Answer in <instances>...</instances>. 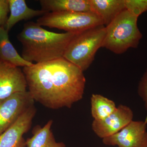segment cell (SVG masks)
I'll use <instances>...</instances> for the list:
<instances>
[{
    "instance_id": "obj_13",
    "label": "cell",
    "mask_w": 147,
    "mask_h": 147,
    "mask_svg": "<svg viewBox=\"0 0 147 147\" xmlns=\"http://www.w3.org/2000/svg\"><path fill=\"white\" fill-rule=\"evenodd\" d=\"M9 17L4 28L8 32L17 23L22 20H28L47 13L42 10H34L29 7L25 0H9Z\"/></svg>"
},
{
    "instance_id": "obj_12",
    "label": "cell",
    "mask_w": 147,
    "mask_h": 147,
    "mask_svg": "<svg viewBox=\"0 0 147 147\" xmlns=\"http://www.w3.org/2000/svg\"><path fill=\"white\" fill-rule=\"evenodd\" d=\"M41 10L47 12H92L90 0H40Z\"/></svg>"
},
{
    "instance_id": "obj_1",
    "label": "cell",
    "mask_w": 147,
    "mask_h": 147,
    "mask_svg": "<svg viewBox=\"0 0 147 147\" xmlns=\"http://www.w3.org/2000/svg\"><path fill=\"white\" fill-rule=\"evenodd\" d=\"M23 71L32 97L47 108H70L83 98L84 71L63 57L25 67Z\"/></svg>"
},
{
    "instance_id": "obj_7",
    "label": "cell",
    "mask_w": 147,
    "mask_h": 147,
    "mask_svg": "<svg viewBox=\"0 0 147 147\" xmlns=\"http://www.w3.org/2000/svg\"><path fill=\"white\" fill-rule=\"evenodd\" d=\"M146 121H133L121 131L102 139L107 146L119 147H147Z\"/></svg>"
},
{
    "instance_id": "obj_4",
    "label": "cell",
    "mask_w": 147,
    "mask_h": 147,
    "mask_svg": "<svg viewBox=\"0 0 147 147\" xmlns=\"http://www.w3.org/2000/svg\"><path fill=\"white\" fill-rule=\"evenodd\" d=\"M105 34L103 25L77 33L69 44L63 57L82 71H86L94 60L98 50L102 47Z\"/></svg>"
},
{
    "instance_id": "obj_14",
    "label": "cell",
    "mask_w": 147,
    "mask_h": 147,
    "mask_svg": "<svg viewBox=\"0 0 147 147\" xmlns=\"http://www.w3.org/2000/svg\"><path fill=\"white\" fill-rule=\"evenodd\" d=\"M0 62L18 67L30 66L33 64L19 55L9 40L8 32L4 27H0Z\"/></svg>"
},
{
    "instance_id": "obj_3",
    "label": "cell",
    "mask_w": 147,
    "mask_h": 147,
    "mask_svg": "<svg viewBox=\"0 0 147 147\" xmlns=\"http://www.w3.org/2000/svg\"><path fill=\"white\" fill-rule=\"evenodd\" d=\"M138 18L127 9L121 12L105 27L102 47L117 55L137 48L143 36L137 25Z\"/></svg>"
},
{
    "instance_id": "obj_10",
    "label": "cell",
    "mask_w": 147,
    "mask_h": 147,
    "mask_svg": "<svg viewBox=\"0 0 147 147\" xmlns=\"http://www.w3.org/2000/svg\"><path fill=\"white\" fill-rule=\"evenodd\" d=\"M27 88L26 79L21 69L0 62V100L16 93L26 91Z\"/></svg>"
},
{
    "instance_id": "obj_2",
    "label": "cell",
    "mask_w": 147,
    "mask_h": 147,
    "mask_svg": "<svg viewBox=\"0 0 147 147\" xmlns=\"http://www.w3.org/2000/svg\"><path fill=\"white\" fill-rule=\"evenodd\" d=\"M77 33H57L29 22L17 38L22 46V57L27 61L41 63L63 57L69 42Z\"/></svg>"
},
{
    "instance_id": "obj_11",
    "label": "cell",
    "mask_w": 147,
    "mask_h": 147,
    "mask_svg": "<svg viewBox=\"0 0 147 147\" xmlns=\"http://www.w3.org/2000/svg\"><path fill=\"white\" fill-rule=\"evenodd\" d=\"M92 12L107 26L119 14L125 10V0H90Z\"/></svg>"
},
{
    "instance_id": "obj_8",
    "label": "cell",
    "mask_w": 147,
    "mask_h": 147,
    "mask_svg": "<svg viewBox=\"0 0 147 147\" xmlns=\"http://www.w3.org/2000/svg\"><path fill=\"white\" fill-rule=\"evenodd\" d=\"M133 113L128 106L120 105L115 111L101 120L93 121L92 128L98 137L103 139L118 133L133 120Z\"/></svg>"
},
{
    "instance_id": "obj_15",
    "label": "cell",
    "mask_w": 147,
    "mask_h": 147,
    "mask_svg": "<svg viewBox=\"0 0 147 147\" xmlns=\"http://www.w3.org/2000/svg\"><path fill=\"white\" fill-rule=\"evenodd\" d=\"M53 124L52 120L48 121L44 126L37 125L33 129V136L26 141L27 147H65L62 142H57L51 131Z\"/></svg>"
},
{
    "instance_id": "obj_5",
    "label": "cell",
    "mask_w": 147,
    "mask_h": 147,
    "mask_svg": "<svg viewBox=\"0 0 147 147\" xmlns=\"http://www.w3.org/2000/svg\"><path fill=\"white\" fill-rule=\"evenodd\" d=\"M36 23L41 26L72 33H79L92 27L103 25L100 17L93 12H47L40 17Z\"/></svg>"
},
{
    "instance_id": "obj_17",
    "label": "cell",
    "mask_w": 147,
    "mask_h": 147,
    "mask_svg": "<svg viewBox=\"0 0 147 147\" xmlns=\"http://www.w3.org/2000/svg\"><path fill=\"white\" fill-rule=\"evenodd\" d=\"M126 9L139 17L147 11V0H125Z\"/></svg>"
},
{
    "instance_id": "obj_18",
    "label": "cell",
    "mask_w": 147,
    "mask_h": 147,
    "mask_svg": "<svg viewBox=\"0 0 147 147\" xmlns=\"http://www.w3.org/2000/svg\"><path fill=\"white\" fill-rule=\"evenodd\" d=\"M137 92L139 96L144 101L147 113V68L139 81ZM145 121L147 122V116Z\"/></svg>"
},
{
    "instance_id": "obj_9",
    "label": "cell",
    "mask_w": 147,
    "mask_h": 147,
    "mask_svg": "<svg viewBox=\"0 0 147 147\" xmlns=\"http://www.w3.org/2000/svg\"><path fill=\"white\" fill-rule=\"evenodd\" d=\"M36 110L34 105H32L11 126L0 135V147H25L26 146L24 135L31 128Z\"/></svg>"
},
{
    "instance_id": "obj_6",
    "label": "cell",
    "mask_w": 147,
    "mask_h": 147,
    "mask_svg": "<svg viewBox=\"0 0 147 147\" xmlns=\"http://www.w3.org/2000/svg\"><path fill=\"white\" fill-rule=\"evenodd\" d=\"M34 100L28 91L19 92L0 100V135L9 128Z\"/></svg>"
},
{
    "instance_id": "obj_16",
    "label": "cell",
    "mask_w": 147,
    "mask_h": 147,
    "mask_svg": "<svg viewBox=\"0 0 147 147\" xmlns=\"http://www.w3.org/2000/svg\"><path fill=\"white\" fill-rule=\"evenodd\" d=\"M115 102L99 94H92L91 97V111L94 120L103 119L117 109Z\"/></svg>"
},
{
    "instance_id": "obj_19",
    "label": "cell",
    "mask_w": 147,
    "mask_h": 147,
    "mask_svg": "<svg viewBox=\"0 0 147 147\" xmlns=\"http://www.w3.org/2000/svg\"><path fill=\"white\" fill-rule=\"evenodd\" d=\"M9 12V0H0V27L5 26Z\"/></svg>"
}]
</instances>
